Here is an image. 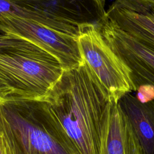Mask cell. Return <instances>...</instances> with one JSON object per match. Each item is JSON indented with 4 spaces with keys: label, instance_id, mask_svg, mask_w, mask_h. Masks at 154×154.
Returning a JSON list of instances; mask_svg holds the SVG:
<instances>
[{
    "label": "cell",
    "instance_id": "8fae6325",
    "mask_svg": "<svg viewBox=\"0 0 154 154\" xmlns=\"http://www.w3.org/2000/svg\"><path fill=\"white\" fill-rule=\"evenodd\" d=\"M18 17L34 21L52 29L78 37L79 26L43 11L25 8L10 0H0V19Z\"/></svg>",
    "mask_w": 154,
    "mask_h": 154
},
{
    "label": "cell",
    "instance_id": "7c38bea8",
    "mask_svg": "<svg viewBox=\"0 0 154 154\" xmlns=\"http://www.w3.org/2000/svg\"><path fill=\"white\" fill-rule=\"evenodd\" d=\"M39 50L43 49L25 39L0 31V52Z\"/></svg>",
    "mask_w": 154,
    "mask_h": 154
},
{
    "label": "cell",
    "instance_id": "6da1fadb",
    "mask_svg": "<svg viewBox=\"0 0 154 154\" xmlns=\"http://www.w3.org/2000/svg\"><path fill=\"white\" fill-rule=\"evenodd\" d=\"M43 100L69 154L102 153L111 100L84 60L64 70Z\"/></svg>",
    "mask_w": 154,
    "mask_h": 154
},
{
    "label": "cell",
    "instance_id": "52a82bcc",
    "mask_svg": "<svg viewBox=\"0 0 154 154\" xmlns=\"http://www.w3.org/2000/svg\"><path fill=\"white\" fill-rule=\"evenodd\" d=\"M22 7L43 11L77 25H96L103 16L93 0H10Z\"/></svg>",
    "mask_w": 154,
    "mask_h": 154
},
{
    "label": "cell",
    "instance_id": "5bb4252c",
    "mask_svg": "<svg viewBox=\"0 0 154 154\" xmlns=\"http://www.w3.org/2000/svg\"><path fill=\"white\" fill-rule=\"evenodd\" d=\"M0 154H14L11 141L0 109Z\"/></svg>",
    "mask_w": 154,
    "mask_h": 154
},
{
    "label": "cell",
    "instance_id": "8992f818",
    "mask_svg": "<svg viewBox=\"0 0 154 154\" xmlns=\"http://www.w3.org/2000/svg\"><path fill=\"white\" fill-rule=\"evenodd\" d=\"M96 26L106 43L131 70L136 91L142 85L154 87V51L132 37L105 14Z\"/></svg>",
    "mask_w": 154,
    "mask_h": 154
},
{
    "label": "cell",
    "instance_id": "30bf717a",
    "mask_svg": "<svg viewBox=\"0 0 154 154\" xmlns=\"http://www.w3.org/2000/svg\"><path fill=\"white\" fill-rule=\"evenodd\" d=\"M105 15L132 37L154 51V5L143 13H137L113 2Z\"/></svg>",
    "mask_w": 154,
    "mask_h": 154
},
{
    "label": "cell",
    "instance_id": "7a4b0ae2",
    "mask_svg": "<svg viewBox=\"0 0 154 154\" xmlns=\"http://www.w3.org/2000/svg\"><path fill=\"white\" fill-rule=\"evenodd\" d=\"M0 109L14 154H69L43 100L0 98Z\"/></svg>",
    "mask_w": 154,
    "mask_h": 154
},
{
    "label": "cell",
    "instance_id": "4fadbf2b",
    "mask_svg": "<svg viewBox=\"0 0 154 154\" xmlns=\"http://www.w3.org/2000/svg\"><path fill=\"white\" fill-rule=\"evenodd\" d=\"M117 5L129 11L143 13L154 5V0H115Z\"/></svg>",
    "mask_w": 154,
    "mask_h": 154
},
{
    "label": "cell",
    "instance_id": "5b68a950",
    "mask_svg": "<svg viewBox=\"0 0 154 154\" xmlns=\"http://www.w3.org/2000/svg\"><path fill=\"white\" fill-rule=\"evenodd\" d=\"M0 31L25 39L55 57L64 70L82 61L77 38L45 25L18 17L0 19Z\"/></svg>",
    "mask_w": 154,
    "mask_h": 154
},
{
    "label": "cell",
    "instance_id": "ba28073f",
    "mask_svg": "<svg viewBox=\"0 0 154 154\" xmlns=\"http://www.w3.org/2000/svg\"><path fill=\"white\" fill-rule=\"evenodd\" d=\"M101 154H144L127 117L114 102L109 108Z\"/></svg>",
    "mask_w": 154,
    "mask_h": 154
},
{
    "label": "cell",
    "instance_id": "277c9868",
    "mask_svg": "<svg viewBox=\"0 0 154 154\" xmlns=\"http://www.w3.org/2000/svg\"><path fill=\"white\" fill-rule=\"evenodd\" d=\"M77 41L82 58L106 90L111 102L118 103L126 94L136 91L131 70L106 43L95 24H81Z\"/></svg>",
    "mask_w": 154,
    "mask_h": 154
},
{
    "label": "cell",
    "instance_id": "9a60e30c",
    "mask_svg": "<svg viewBox=\"0 0 154 154\" xmlns=\"http://www.w3.org/2000/svg\"><path fill=\"white\" fill-rule=\"evenodd\" d=\"M135 92L137 99L142 103L154 100V87L150 85H140Z\"/></svg>",
    "mask_w": 154,
    "mask_h": 154
},
{
    "label": "cell",
    "instance_id": "2e32d148",
    "mask_svg": "<svg viewBox=\"0 0 154 154\" xmlns=\"http://www.w3.org/2000/svg\"><path fill=\"white\" fill-rule=\"evenodd\" d=\"M96 3L100 14L102 16H104L106 10L105 9V0H93Z\"/></svg>",
    "mask_w": 154,
    "mask_h": 154
},
{
    "label": "cell",
    "instance_id": "3957f363",
    "mask_svg": "<svg viewBox=\"0 0 154 154\" xmlns=\"http://www.w3.org/2000/svg\"><path fill=\"white\" fill-rule=\"evenodd\" d=\"M63 71L43 50L0 52V98L43 100Z\"/></svg>",
    "mask_w": 154,
    "mask_h": 154
},
{
    "label": "cell",
    "instance_id": "9c48e42d",
    "mask_svg": "<svg viewBox=\"0 0 154 154\" xmlns=\"http://www.w3.org/2000/svg\"><path fill=\"white\" fill-rule=\"evenodd\" d=\"M137 137L144 154H154V100L142 103L129 93L118 102Z\"/></svg>",
    "mask_w": 154,
    "mask_h": 154
}]
</instances>
